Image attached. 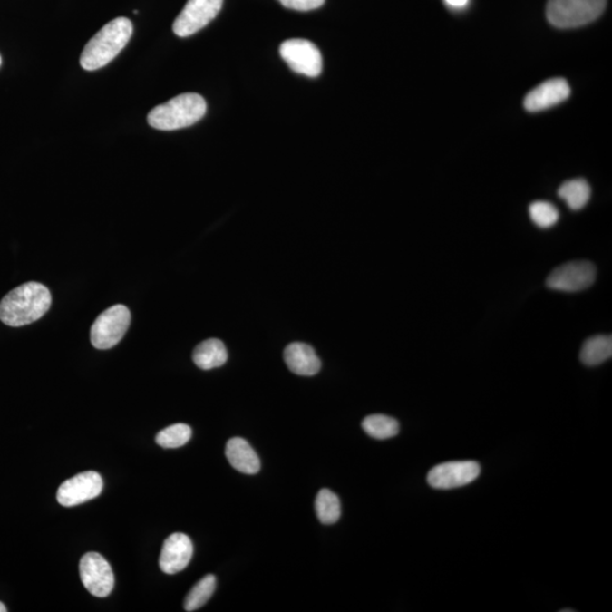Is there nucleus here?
<instances>
[{"instance_id": "obj_9", "label": "nucleus", "mask_w": 612, "mask_h": 612, "mask_svg": "<svg viewBox=\"0 0 612 612\" xmlns=\"http://www.w3.org/2000/svg\"><path fill=\"white\" fill-rule=\"evenodd\" d=\"M224 0H189L176 17L172 30L180 38L197 34L218 15Z\"/></svg>"}, {"instance_id": "obj_5", "label": "nucleus", "mask_w": 612, "mask_h": 612, "mask_svg": "<svg viewBox=\"0 0 612 612\" xmlns=\"http://www.w3.org/2000/svg\"><path fill=\"white\" fill-rule=\"evenodd\" d=\"M131 324V312L121 304H117L102 313L91 328V343L98 349L116 346L124 337Z\"/></svg>"}, {"instance_id": "obj_7", "label": "nucleus", "mask_w": 612, "mask_h": 612, "mask_svg": "<svg viewBox=\"0 0 612 612\" xmlns=\"http://www.w3.org/2000/svg\"><path fill=\"white\" fill-rule=\"evenodd\" d=\"M280 56L298 74L316 77L322 72V56L319 48L306 39H289L280 45Z\"/></svg>"}, {"instance_id": "obj_8", "label": "nucleus", "mask_w": 612, "mask_h": 612, "mask_svg": "<svg viewBox=\"0 0 612 612\" xmlns=\"http://www.w3.org/2000/svg\"><path fill=\"white\" fill-rule=\"evenodd\" d=\"M80 576L84 588L97 597H108L115 585L112 566L98 552H88L82 557Z\"/></svg>"}, {"instance_id": "obj_23", "label": "nucleus", "mask_w": 612, "mask_h": 612, "mask_svg": "<svg viewBox=\"0 0 612 612\" xmlns=\"http://www.w3.org/2000/svg\"><path fill=\"white\" fill-rule=\"evenodd\" d=\"M529 211L530 219L539 228H550L559 219V211L553 204L546 201L533 202Z\"/></svg>"}, {"instance_id": "obj_16", "label": "nucleus", "mask_w": 612, "mask_h": 612, "mask_svg": "<svg viewBox=\"0 0 612 612\" xmlns=\"http://www.w3.org/2000/svg\"><path fill=\"white\" fill-rule=\"evenodd\" d=\"M228 358V353L225 344L219 339L211 338L204 340L195 347L193 361L195 365L201 370H212L225 364Z\"/></svg>"}, {"instance_id": "obj_19", "label": "nucleus", "mask_w": 612, "mask_h": 612, "mask_svg": "<svg viewBox=\"0 0 612 612\" xmlns=\"http://www.w3.org/2000/svg\"><path fill=\"white\" fill-rule=\"evenodd\" d=\"M316 511L322 524L331 525L338 521L342 515V506L337 494L329 489L320 490L316 499Z\"/></svg>"}, {"instance_id": "obj_12", "label": "nucleus", "mask_w": 612, "mask_h": 612, "mask_svg": "<svg viewBox=\"0 0 612 612\" xmlns=\"http://www.w3.org/2000/svg\"><path fill=\"white\" fill-rule=\"evenodd\" d=\"M569 95L568 82L561 77H556V79L548 80L535 86L530 92L526 94L524 107L530 112L546 111V109L564 102Z\"/></svg>"}, {"instance_id": "obj_6", "label": "nucleus", "mask_w": 612, "mask_h": 612, "mask_svg": "<svg viewBox=\"0 0 612 612\" xmlns=\"http://www.w3.org/2000/svg\"><path fill=\"white\" fill-rule=\"evenodd\" d=\"M597 267L588 261H571L557 267L548 276L547 286L558 292L575 293L591 287Z\"/></svg>"}, {"instance_id": "obj_11", "label": "nucleus", "mask_w": 612, "mask_h": 612, "mask_svg": "<svg viewBox=\"0 0 612 612\" xmlns=\"http://www.w3.org/2000/svg\"><path fill=\"white\" fill-rule=\"evenodd\" d=\"M481 467L476 461H448L434 466L428 474V483L439 490L464 487L479 478Z\"/></svg>"}, {"instance_id": "obj_17", "label": "nucleus", "mask_w": 612, "mask_h": 612, "mask_svg": "<svg viewBox=\"0 0 612 612\" xmlns=\"http://www.w3.org/2000/svg\"><path fill=\"white\" fill-rule=\"evenodd\" d=\"M612 356L611 335H597L585 340L580 349V361L588 366H597L609 360Z\"/></svg>"}, {"instance_id": "obj_20", "label": "nucleus", "mask_w": 612, "mask_h": 612, "mask_svg": "<svg viewBox=\"0 0 612 612\" xmlns=\"http://www.w3.org/2000/svg\"><path fill=\"white\" fill-rule=\"evenodd\" d=\"M362 428L370 437L379 440L393 438L399 432L398 422L383 414L366 416L362 422Z\"/></svg>"}, {"instance_id": "obj_24", "label": "nucleus", "mask_w": 612, "mask_h": 612, "mask_svg": "<svg viewBox=\"0 0 612 612\" xmlns=\"http://www.w3.org/2000/svg\"><path fill=\"white\" fill-rule=\"evenodd\" d=\"M284 7L298 12L315 11L325 4V0H279Z\"/></svg>"}, {"instance_id": "obj_10", "label": "nucleus", "mask_w": 612, "mask_h": 612, "mask_svg": "<svg viewBox=\"0 0 612 612\" xmlns=\"http://www.w3.org/2000/svg\"><path fill=\"white\" fill-rule=\"evenodd\" d=\"M103 481L97 471H88L73 476L57 491V501L63 507H74L92 500L102 492Z\"/></svg>"}, {"instance_id": "obj_1", "label": "nucleus", "mask_w": 612, "mask_h": 612, "mask_svg": "<svg viewBox=\"0 0 612 612\" xmlns=\"http://www.w3.org/2000/svg\"><path fill=\"white\" fill-rule=\"evenodd\" d=\"M52 306V295L43 284L30 281L14 288L0 302V320L9 326L38 321Z\"/></svg>"}, {"instance_id": "obj_13", "label": "nucleus", "mask_w": 612, "mask_h": 612, "mask_svg": "<svg viewBox=\"0 0 612 612\" xmlns=\"http://www.w3.org/2000/svg\"><path fill=\"white\" fill-rule=\"evenodd\" d=\"M192 556L193 543L188 535L174 533L163 542L159 566L163 573L177 574L189 566Z\"/></svg>"}, {"instance_id": "obj_26", "label": "nucleus", "mask_w": 612, "mask_h": 612, "mask_svg": "<svg viewBox=\"0 0 612 612\" xmlns=\"http://www.w3.org/2000/svg\"><path fill=\"white\" fill-rule=\"evenodd\" d=\"M6 611H7V607H5L3 602H0V612H6Z\"/></svg>"}, {"instance_id": "obj_3", "label": "nucleus", "mask_w": 612, "mask_h": 612, "mask_svg": "<svg viewBox=\"0 0 612 612\" xmlns=\"http://www.w3.org/2000/svg\"><path fill=\"white\" fill-rule=\"evenodd\" d=\"M207 112L206 100L198 93H183L159 104L148 115L149 125L160 131H174L192 126Z\"/></svg>"}, {"instance_id": "obj_27", "label": "nucleus", "mask_w": 612, "mask_h": 612, "mask_svg": "<svg viewBox=\"0 0 612 612\" xmlns=\"http://www.w3.org/2000/svg\"><path fill=\"white\" fill-rule=\"evenodd\" d=\"M0 65H2V57H0Z\"/></svg>"}, {"instance_id": "obj_4", "label": "nucleus", "mask_w": 612, "mask_h": 612, "mask_svg": "<svg viewBox=\"0 0 612 612\" xmlns=\"http://www.w3.org/2000/svg\"><path fill=\"white\" fill-rule=\"evenodd\" d=\"M607 0H548V21L558 29H574L602 15Z\"/></svg>"}, {"instance_id": "obj_15", "label": "nucleus", "mask_w": 612, "mask_h": 612, "mask_svg": "<svg viewBox=\"0 0 612 612\" xmlns=\"http://www.w3.org/2000/svg\"><path fill=\"white\" fill-rule=\"evenodd\" d=\"M226 457L229 464L240 473L257 474L261 469L260 458L243 438H233L227 442Z\"/></svg>"}, {"instance_id": "obj_22", "label": "nucleus", "mask_w": 612, "mask_h": 612, "mask_svg": "<svg viewBox=\"0 0 612 612\" xmlns=\"http://www.w3.org/2000/svg\"><path fill=\"white\" fill-rule=\"evenodd\" d=\"M192 429L188 424L177 423L168 426L157 434L156 442L162 448H179L189 442Z\"/></svg>"}, {"instance_id": "obj_2", "label": "nucleus", "mask_w": 612, "mask_h": 612, "mask_svg": "<svg viewBox=\"0 0 612 612\" xmlns=\"http://www.w3.org/2000/svg\"><path fill=\"white\" fill-rule=\"evenodd\" d=\"M133 34V24L126 17H117L107 23L86 44L81 54V66L85 71L99 70L111 63L126 47Z\"/></svg>"}, {"instance_id": "obj_14", "label": "nucleus", "mask_w": 612, "mask_h": 612, "mask_svg": "<svg viewBox=\"0 0 612 612\" xmlns=\"http://www.w3.org/2000/svg\"><path fill=\"white\" fill-rule=\"evenodd\" d=\"M286 365L293 374L303 376L316 375L321 369V361L315 349L304 343H292L285 348Z\"/></svg>"}, {"instance_id": "obj_21", "label": "nucleus", "mask_w": 612, "mask_h": 612, "mask_svg": "<svg viewBox=\"0 0 612 612\" xmlns=\"http://www.w3.org/2000/svg\"><path fill=\"white\" fill-rule=\"evenodd\" d=\"M217 580L215 576L207 575L201 580H199L186 596L184 609L186 611H195L206 605L210 600L212 594L215 593Z\"/></svg>"}, {"instance_id": "obj_25", "label": "nucleus", "mask_w": 612, "mask_h": 612, "mask_svg": "<svg viewBox=\"0 0 612 612\" xmlns=\"http://www.w3.org/2000/svg\"><path fill=\"white\" fill-rule=\"evenodd\" d=\"M469 2L470 0H444V3H446L449 7L452 8L465 7Z\"/></svg>"}, {"instance_id": "obj_18", "label": "nucleus", "mask_w": 612, "mask_h": 612, "mask_svg": "<svg viewBox=\"0 0 612 612\" xmlns=\"http://www.w3.org/2000/svg\"><path fill=\"white\" fill-rule=\"evenodd\" d=\"M558 195L564 199L571 210L578 211L588 203L591 198V188L583 179L570 180L560 186Z\"/></svg>"}]
</instances>
